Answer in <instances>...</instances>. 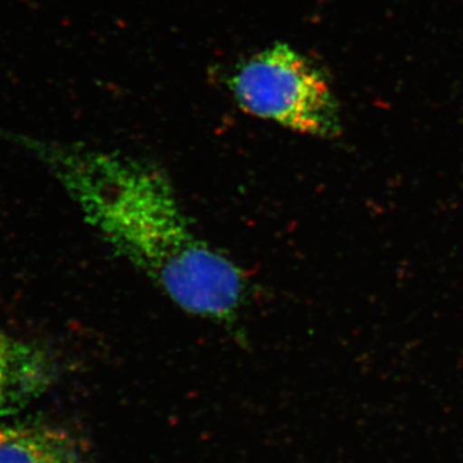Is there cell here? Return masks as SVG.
<instances>
[{"instance_id": "cell-1", "label": "cell", "mask_w": 463, "mask_h": 463, "mask_svg": "<svg viewBox=\"0 0 463 463\" xmlns=\"http://www.w3.org/2000/svg\"><path fill=\"white\" fill-rule=\"evenodd\" d=\"M44 164L112 249L176 307L222 325L239 318L248 282L197 233L169 176L142 158L9 134Z\"/></svg>"}, {"instance_id": "cell-3", "label": "cell", "mask_w": 463, "mask_h": 463, "mask_svg": "<svg viewBox=\"0 0 463 463\" xmlns=\"http://www.w3.org/2000/svg\"><path fill=\"white\" fill-rule=\"evenodd\" d=\"M0 463H90L69 432L50 425L0 428Z\"/></svg>"}, {"instance_id": "cell-2", "label": "cell", "mask_w": 463, "mask_h": 463, "mask_svg": "<svg viewBox=\"0 0 463 463\" xmlns=\"http://www.w3.org/2000/svg\"><path fill=\"white\" fill-rule=\"evenodd\" d=\"M228 88L248 114L306 136L339 133V112L330 84L309 58L277 43L236 66Z\"/></svg>"}, {"instance_id": "cell-4", "label": "cell", "mask_w": 463, "mask_h": 463, "mask_svg": "<svg viewBox=\"0 0 463 463\" xmlns=\"http://www.w3.org/2000/svg\"><path fill=\"white\" fill-rule=\"evenodd\" d=\"M48 381L50 368L42 352L0 331V413L35 397Z\"/></svg>"}]
</instances>
